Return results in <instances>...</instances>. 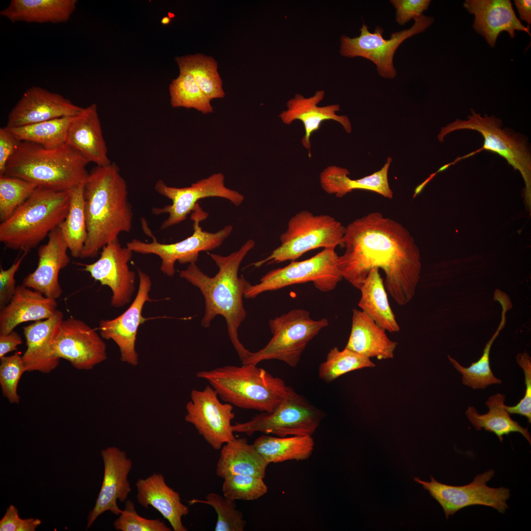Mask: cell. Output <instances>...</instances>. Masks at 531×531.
<instances>
[{"label":"cell","instance_id":"2e32d148","mask_svg":"<svg viewBox=\"0 0 531 531\" xmlns=\"http://www.w3.org/2000/svg\"><path fill=\"white\" fill-rule=\"evenodd\" d=\"M190 397L186 405L185 420L212 448L219 450L236 438L232 424L235 416L232 405L221 403L210 385L203 390H192Z\"/></svg>","mask_w":531,"mask_h":531},{"label":"cell","instance_id":"4fadbf2b","mask_svg":"<svg viewBox=\"0 0 531 531\" xmlns=\"http://www.w3.org/2000/svg\"><path fill=\"white\" fill-rule=\"evenodd\" d=\"M413 20L414 23L411 28L392 33L389 39L384 38V30L381 27H377L372 33L363 24L358 36L341 37L340 53L347 58L359 57L368 59L375 64L381 76L393 79L396 75L393 57L397 49L406 39L424 31L434 21L433 17L423 14Z\"/></svg>","mask_w":531,"mask_h":531},{"label":"cell","instance_id":"f1b7e54d","mask_svg":"<svg viewBox=\"0 0 531 531\" xmlns=\"http://www.w3.org/2000/svg\"><path fill=\"white\" fill-rule=\"evenodd\" d=\"M392 161L388 157L383 167L373 174L361 178L353 179L346 168L336 166L325 168L320 175L321 185L328 194L341 198L355 189H363L376 192L384 197L392 199L393 192L388 181V171Z\"/></svg>","mask_w":531,"mask_h":531},{"label":"cell","instance_id":"484cf974","mask_svg":"<svg viewBox=\"0 0 531 531\" xmlns=\"http://www.w3.org/2000/svg\"><path fill=\"white\" fill-rule=\"evenodd\" d=\"M81 154L89 163L98 166L110 164L107 148L99 119L97 106L83 108L73 117L67 132L66 143Z\"/></svg>","mask_w":531,"mask_h":531},{"label":"cell","instance_id":"db71d44e","mask_svg":"<svg viewBox=\"0 0 531 531\" xmlns=\"http://www.w3.org/2000/svg\"><path fill=\"white\" fill-rule=\"evenodd\" d=\"M514 3L520 19L530 25L531 23V0H515Z\"/></svg>","mask_w":531,"mask_h":531},{"label":"cell","instance_id":"4316f807","mask_svg":"<svg viewBox=\"0 0 531 531\" xmlns=\"http://www.w3.org/2000/svg\"><path fill=\"white\" fill-rule=\"evenodd\" d=\"M138 503L147 509L151 506L170 523L174 531H187L182 517L188 514L189 509L183 504L179 493L167 485L163 475L154 473L136 483Z\"/></svg>","mask_w":531,"mask_h":531},{"label":"cell","instance_id":"60d3db41","mask_svg":"<svg viewBox=\"0 0 531 531\" xmlns=\"http://www.w3.org/2000/svg\"><path fill=\"white\" fill-rule=\"evenodd\" d=\"M375 366L367 356L346 348L340 351L334 347L328 353L326 360L320 365L318 374L321 380L329 383L348 372Z\"/></svg>","mask_w":531,"mask_h":531},{"label":"cell","instance_id":"6da1fadb","mask_svg":"<svg viewBox=\"0 0 531 531\" xmlns=\"http://www.w3.org/2000/svg\"><path fill=\"white\" fill-rule=\"evenodd\" d=\"M343 244L345 250L338 256V268L355 288H360L374 267L384 271L390 295L407 293L417 285L419 251L409 231L396 221L379 212L370 213L345 227Z\"/></svg>","mask_w":531,"mask_h":531},{"label":"cell","instance_id":"1f68e13d","mask_svg":"<svg viewBox=\"0 0 531 531\" xmlns=\"http://www.w3.org/2000/svg\"><path fill=\"white\" fill-rule=\"evenodd\" d=\"M216 474L224 479L236 474L250 475L264 478L269 463L245 438H235L221 448Z\"/></svg>","mask_w":531,"mask_h":531},{"label":"cell","instance_id":"9a60e30c","mask_svg":"<svg viewBox=\"0 0 531 531\" xmlns=\"http://www.w3.org/2000/svg\"><path fill=\"white\" fill-rule=\"evenodd\" d=\"M154 189L158 193L172 202L171 205L152 209V212L155 215L169 214L162 223L161 229H166L185 220L201 199L208 197L222 198L237 206L241 205L244 200V196L240 193L225 186V176L222 173L213 174L185 187L170 186L163 180H159L155 183Z\"/></svg>","mask_w":531,"mask_h":531},{"label":"cell","instance_id":"44dd1931","mask_svg":"<svg viewBox=\"0 0 531 531\" xmlns=\"http://www.w3.org/2000/svg\"><path fill=\"white\" fill-rule=\"evenodd\" d=\"M83 108L62 95L38 86L28 88L11 109L6 126L19 127L78 115Z\"/></svg>","mask_w":531,"mask_h":531},{"label":"cell","instance_id":"ee69618b","mask_svg":"<svg viewBox=\"0 0 531 531\" xmlns=\"http://www.w3.org/2000/svg\"><path fill=\"white\" fill-rule=\"evenodd\" d=\"M267 489L263 478L245 474L227 476L224 479L222 485L223 496L233 501L258 499L264 495Z\"/></svg>","mask_w":531,"mask_h":531},{"label":"cell","instance_id":"277c9868","mask_svg":"<svg viewBox=\"0 0 531 531\" xmlns=\"http://www.w3.org/2000/svg\"><path fill=\"white\" fill-rule=\"evenodd\" d=\"M89 163L66 144L46 148L22 141L9 159L4 175L25 179L37 187L66 191L85 183Z\"/></svg>","mask_w":531,"mask_h":531},{"label":"cell","instance_id":"681fc988","mask_svg":"<svg viewBox=\"0 0 531 531\" xmlns=\"http://www.w3.org/2000/svg\"><path fill=\"white\" fill-rule=\"evenodd\" d=\"M41 524L38 519L21 518L17 508L10 505L0 520V531H34Z\"/></svg>","mask_w":531,"mask_h":531},{"label":"cell","instance_id":"d6986e66","mask_svg":"<svg viewBox=\"0 0 531 531\" xmlns=\"http://www.w3.org/2000/svg\"><path fill=\"white\" fill-rule=\"evenodd\" d=\"M138 273V289L132 303L118 317L101 320L98 326L102 338L113 340L118 346L120 360L132 366L137 365L139 362L136 350L138 328L147 320L142 315L143 309L146 302L151 301L149 297L152 285L150 278L140 269Z\"/></svg>","mask_w":531,"mask_h":531},{"label":"cell","instance_id":"7a4b0ae2","mask_svg":"<svg viewBox=\"0 0 531 531\" xmlns=\"http://www.w3.org/2000/svg\"><path fill=\"white\" fill-rule=\"evenodd\" d=\"M255 244V241L250 239L229 255L209 253L219 269L212 277L204 273L194 263L190 264L179 273L181 278L198 288L204 297L205 311L201 321L202 326L208 327L217 316H223L230 339L242 363L251 353L240 341L238 333L246 316L244 295L251 284L243 276H238V272L241 262Z\"/></svg>","mask_w":531,"mask_h":531},{"label":"cell","instance_id":"7402d4cb","mask_svg":"<svg viewBox=\"0 0 531 531\" xmlns=\"http://www.w3.org/2000/svg\"><path fill=\"white\" fill-rule=\"evenodd\" d=\"M48 236L47 242L38 249L37 267L23 279L22 285L57 299L62 293L59 273L67 266L70 259L67 253V245L59 227Z\"/></svg>","mask_w":531,"mask_h":531},{"label":"cell","instance_id":"8fae6325","mask_svg":"<svg viewBox=\"0 0 531 531\" xmlns=\"http://www.w3.org/2000/svg\"><path fill=\"white\" fill-rule=\"evenodd\" d=\"M191 214L193 221V233L188 237L175 243H162L153 239V241L145 242L137 239L128 242L126 247L133 252L142 254H154L161 260L160 269L169 277L175 273V264L196 263L199 253L208 251L219 247L232 232L233 228L228 225L215 233L203 231L200 225L206 219L208 213L197 204Z\"/></svg>","mask_w":531,"mask_h":531},{"label":"cell","instance_id":"f35d334b","mask_svg":"<svg viewBox=\"0 0 531 531\" xmlns=\"http://www.w3.org/2000/svg\"><path fill=\"white\" fill-rule=\"evenodd\" d=\"M73 117H66L7 129L20 141L54 148L66 143L68 130Z\"/></svg>","mask_w":531,"mask_h":531},{"label":"cell","instance_id":"8d00e7d4","mask_svg":"<svg viewBox=\"0 0 531 531\" xmlns=\"http://www.w3.org/2000/svg\"><path fill=\"white\" fill-rule=\"evenodd\" d=\"M84 185L80 184L69 190L68 213L58 226L74 258H80L87 238Z\"/></svg>","mask_w":531,"mask_h":531},{"label":"cell","instance_id":"ab89813d","mask_svg":"<svg viewBox=\"0 0 531 531\" xmlns=\"http://www.w3.org/2000/svg\"><path fill=\"white\" fill-rule=\"evenodd\" d=\"M178 77L169 85L170 103L174 108L194 109L204 114L211 113L213 109L210 101L197 85L191 74L179 67Z\"/></svg>","mask_w":531,"mask_h":531},{"label":"cell","instance_id":"c3c4849f","mask_svg":"<svg viewBox=\"0 0 531 531\" xmlns=\"http://www.w3.org/2000/svg\"><path fill=\"white\" fill-rule=\"evenodd\" d=\"M27 252H24L7 269L0 267V310L5 307L13 297L17 287L14 278Z\"/></svg>","mask_w":531,"mask_h":531},{"label":"cell","instance_id":"83f0119b","mask_svg":"<svg viewBox=\"0 0 531 531\" xmlns=\"http://www.w3.org/2000/svg\"><path fill=\"white\" fill-rule=\"evenodd\" d=\"M56 299L23 285L17 286L11 301L0 311V333H8L19 324L45 320L56 312Z\"/></svg>","mask_w":531,"mask_h":531},{"label":"cell","instance_id":"e0dca14e","mask_svg":"<svg viewBox=\"0 0 531 531\" xmlns=\"http://www.w3.org/2000/svg\"><path fill=\"white\" fill-rule=\"evenodd\" d=\"M106 348L103 338L94 329L72 316L63 320L53 343L56 356L79 370L92 369L106 360Z\"/></svg>","mask_w":531,"mask_h":531},{"label":"cell","instance_id":"11a10c76","mask_svg":"<svg viewBox=\"0 0 531 531\" xmlns=\"http://www.w3.org/2000/svg\"><path fill=\"white\" fill-rule=\"evenodd\" d=\"M171 19L168 16H165L162 18L161 21L162 24L164 25H168L171 22Z\"/></svg>","mask_w":531,"mask_h":531},{"label":"cell","instance_id":"836d02e7","mask_svg":"<svg viewBox=\"0 0 531 531\" xmlns=\"http://www.w3.org/2000/svg\"><path fill=\"white\" fill-rule=\"evenodd\" d=\"M358 306L376 324L390 332L400 327L389 304L384 283L377 267L372 268L359 289Z\"/></svg>","mask_w":531,"mask_h":531},{"label":"cell","instance_id":"8992f818","mask_svg":"<svg viewBox=\"0 0 531 531\" xmlns=\"http://www.w3.org/2000/svg\"><path fill=\"white\" fill-rule=\"evenodd\" d=\"M69 190L37 187L29 198L0 224V241L7 248L28 252L64 219Z\"/></svg>","mask_w":531,"mask_h":531},{"label":"cell","instance_id":"7c38bea8","mask_svg":"<svg viewBox=\"0 0 531 531\" xmlns=\"http://www.w3.org/2000/svg\"><path fill=\"white\" fill-rule=\"evenodd\" d=\"M323 413L290 387L289 393L270 413L256 415L251 420L233 425L234 432L251 436L257 432L278 437L312 436Z\"/></svg>","mask_w":531,"mask_h":531},{"label":"cell","instance_id":"f6af8a7d","mask_svg":"<svg viewBox=\"0 0 531 531\" xmlns=\"http://www.w3.org/2000/svg\"><path fill=\"white\" fill-rule=\"evenodd\" d=\"M0 384L3 395L11 403H18L17 389L23 374L26 372L22 355L16 352L0 358Z\"/></svg>","mask_w":531,"mask_h":531},{"label":"cell","instance_id":"ffe728a7","mask_svg":"<svg viewBox=\"0 0 531 531\" xmlns=\"http://www.w3.org/2000/svg\"><path fill=\"white\" fill-rule=\"evenodd\" d=\"M101 454L104 466L103 479L95 505L88 517L87 529L106 511L119 515L122 510L118 505V500L125 502L131 491L128 475L132 462L125 452L111 446L102 450Z\"/></svg>","mask_w":531,"mask_h":531},{"label":"cell","instance_id":"f5cc1de1","mask_svg":"<svg viewBox=\"0 0 531 531\" xmlns=\"http://www.w3.org/2000/svg\"><path fill=\"white\" fill-rule=\"evenodd\" d=\"M22 344V339L14 330L8 333H0V358L9 352L17 350Z\"/></svg>","mask_w":531,"mask_h":531},{"label":"cell","instance_id":"5bb4252c","mask_svg":"<svg viewBox=\"0 0 531 531\" xmlns=\"http://www.w3.org/2000/svg\"><path fill=\"white\" fill-rule=\"evenodd\" d=\"M494 475V470L490 469L477 474L470 483L458 486L441 483L432 476L430 481L418 477H414V480L421 484L440 503L448 519L460 509L475 505L491 507L504 514L508 508L506 501L510 498V491L503 487H489L487 483Z\"/></svg>","mask_w":531,"mask_h":531},{"label":"cell","instance_id":"4dcf8cb0","mask_svg":"<svg viewBox=\"0 0 531 531\" xmlns=\"http://www.w3.org/2000/svg\"><path fill=\"white\" fill-rule=\"evenodd\" d=\"M77 0H12L0 14L12 23H65L76 9Z\"/></svg>","mask_w":531,"mask_h":531},{"label":"cell","instance_id":"ac0fdd59","mask_svg":"<svg viewBox=\"0 0 531 531\" xmlns=\"http://www.w3.org/2000/svg\"><path fill=\"white\" fill-rule=\"evenodd\" d=\"M133 251L122 247L116 239L102 248L99 258L95 262L83 265V270L101 285L111 290V305L122 307L131 300L135 290L136 275L128 266Z\"/></svg>","mask_w":531,"mask_h":531},{"label":"cell","instance_id":"b9f144b4","mask_svg":"<svg viewBox=\"0 0 531 531\" xmlns=\"http://www.w3.org/2000/svg\"><path fill=\"white\" fill-rule=\"evenodd\" d=\"M37 186L25 179L0 176V220L3 222L22 206Z\"/></svg>","mask_w":531,"mask_h":531},{"label":"cell","instance_id":"603a6c76","mask_svg":"<svg viewBox=\"0 0 531 531\" xmlns=\"http://www.w3.org/2000/svg\"><path fill=\"white\" fill-rule=\"evenodd\" d=\"M324 91H317L309 97H305L299 93L289 100L287 103V109L279 115L281 120L286 124L289 125L295 120L301 121L304 125L305 134L302 137V145L309 150L311 156L310 137L312 134L318 130L321 123L325 120H333L340 123L346 132L352 131V125L349 118L346 116H339L336 112L340 110L338 104L328 105L320 107L318 105L323 100Z\"/></svg>","mask_w":531,"mask_h":531},{"label":"cell","instance_id":"7dc6e473","mask_svg":"<svg viewBox=\"0 0 531 531\" xmlns=\"http://www.w3.org/2000/svg\"><path fill=\"white\" fill-rule=\"evenodd\" d=\"M516 361L522 368L525 376V391L524 397L513 406L505 405L509 414H517L525 416L529 423L531 422V360L527 352L519 354Z\"/></svg>","mask_w":531,"mask_h":531},{"label":"cell","instance_id":"d590c367","mask_svg":"<svg viewBox=\"0 0 531 531\" xmlns=\"http://www.w3.org/2000/svg\"><path fill=\"white\" fill-rule=\"evenodd\" d=\"M253 444L269 464L306 460L311 455L315 444L311 436L276 437L267 435L258 438Z\"/></svg>","mask_w":531,"mask_h":531},{"label":"cell","instance_id":"d6a6232c","mask_svg":"<svg viewBox=\"0 0 531 531\" xmlns=\"http://www.w3.org/2000/svg\"><path fill=\"white\" fill-rule=\"evenodd\" d=\"M494 299L501 306V320L495 332L486 343L480 358L472 362L470 366L465 367L448 355L450 363L462 375V383L473 389H483L491 384L502 383V381L495 377L491 370L490 353L494 341L505 326L506 313L512 308V305L509 296L500 290L494 292Z\"/></svg>","mask_w":531,"mask_h":531},{"label":"cell","instance_id":"30bf717a","mask_svg":"<svg viewBox=\"0 0 531 531\" xmlns=\"http://www.w3.org/2000/svg\"><path fill=\"white\" fill-rule=\"evenodd\" d=\"M335 249L324 248L311 258L292 261L288 265L269 271L255 285H250L244 297L253 299L261 294L291 285L312 282L323 292L334 290L343 279L338 266Z\"/></svg>","mask_w":531,"mask_h":531},{"label":"cell","instance_id":"74e56055","mask_svg":"<svg viewBox=\"0 0 531 531\" xmlns=\"http://www.w3.org/2000/svg\"><path fill=\"white\" fill-rule=\"evenodd\" d=\"M176 59L179 67L186 69L191 74L210 101L224 97L222 81L217 70V62L213 57L196 54L177 57Z\"/></svg>","mask_w":531,"mask_h":531},{"label":"cell","instance_id":"e575fe53","mask_svg":"<svg viewBox=\"0 0 531 531\" xmlns=\"http://www.w3.org/2000/svg\"><path fill=\"white\" fill-rule=\"evenodd\" d=\"M505 395L497 393L490 396L485 402L489 412L480 414L473 407L469 406L466 411V416L476 430L484 428L494 433L502 442L504 435L511 433L521 434L531 443V437L528 428H524L513 420L505 408Z\"/></svg>","mask_w":531,"mask_h":531},{"label":"cell","instance_id":"ba28073f","mask_svg":"<svg viewBox=\"0 0 531 531\" xmlns=\"http://www.w3.org/2000/svg\"><path fill=\"white\" fill-rule=\"evenodd\" d=\"M328 325V320H313L309 312L295 309L271 319L269 325L272 337L267 344L256 352H251L242 364L276 359L295 367L307 345L320 331Z\"/></svg>","mask_w":531,"mask_h":531},{"label":"cell","instance_id":"9f6ffc18","mask_svg":"<svg viewBox=\"0 0 531 531\" xmlns=\"http://www.w3.org/2000/svg\"><path fill=\"white\" fill-rule=\"evenodd\" d=\"M174 16H175V15L173 13H169L168 17H169L171 19L173 18Z\"/></svg>","mask_w":531,"mask_h":531},{"label":"cell","instance_id":"d4e9b609","mask_svg":"<svg viewBox=\"0 0 531 531\" xmlns=\"http://www.w3.org/2000/svg\"><path fill=\"white\" fill-rule=\"evenodd\" d=\"M464 6L475 16L474 30L491 47L495 46L499 35L503 31L512 38L515 30L525 31L531 36L529 26L521 24L509 0H467Z\"/></svg>","mask_w":531,"mask_h":531},{"label":"cell","instance_id":"cb8c5ba5","mask_svg":"<svg viewBox=\"0 0 531 531\" xmlns=\"http://www.w3.org/2000/svg\"><path fill=\"white\" fill-rule=\"evenodd\" d=\"M63 317L57 310L50 318L23 328L27 349L22 357L26 372L49 373L58 366L60 359L54 353L53 343Z\"/></svg>","mask_w":531,"mask_h":531},{"label":"cell","instance_id":"9c48e42d","mask_svg":"<svg viewBox=\"0 0 531 531\" xmlns=\"http://www.w3.org/2000/svg\"><path fill=\"white\" fill-rule=\"evenodd\" d=\"M471 112L467 120L457 119L442 128L438 136L439 141L442 142L446 135L456 130L469 129L477 131L483 137V147L464 158L484 149L498 154L520 172L525 181L526 194L529 197L531 154L525 138L508 129L502 128V121L494 116L485 114L482 117L473 109H471Z\"/></svg>","mask_w":531,"mask_h":531},{"label":"cell","instance_id":"f546056e","mask_svg":"<svg viewBox=\"0 0 531 531\" xmlns=\"http://www.w3.org/2000/svg\"><path fill=\"white\" fill-rule=\"evenodd\" d=\"M397 343L362 310H353L352 328L345 348L369 358H392Z\"/></svg>","mask_w":531,"mask_h":531},{"label":"cell","instance_id":"bcb514c9","mask_svg":"<svg viewBox=\"0 0 531 531\" xmlns=\"http://www.w3.org/2000/svg\"><path fill=\"white\" fill-rule=\"evenodd\" d=\"M114 523L116 530L121 531H171L165 523L158 519H149L140 516L134 502L126 501L124 509Z\"/></svg>","mask_w":531,"mask_h":531},{"label":"cell","instance_id":"7bdbcfd3","mask_svg":"<svg viewBox=\"0 0 531 531\" xmlns=\"http://www.w3.org/2000/svg\"><path fill=\"white\" fill-rule=\"evenodd\" d=\"M190 504L204 503L211 506L217 514L215 531H243L246 526L243 513L236 508L235 501L217 493L208 494L205 500L193 499Z\"/></svg>","mask_w":531,"mask_h":531},{"label":"cell","instance_id":"52a82bcc","mask_svg":"<svg viewBox=\"0 0 531 531\" xmlns=\"http://www.w3.org/2000/svg\"><path fill=\"white\" fill-rule=\"evenodd\" d=\"M345 227L328 215L298 212L289 220L280 236L281 244L266 258L251 264L256 267L265 264L294 261L304 253L319 248L335 249L343 245Z\"/></svg>","mask_w":531,"mask_h":531},{"label":"cell","instance_id":"3957f363","mask_svg":"<svg viewBox=\"0 0 531 531\" xmlns=\"http://www.w3.org/2000/svg\"><path fill=\"white\" fill-rule=\"evenodd\" d=\"M84 198L87 238L80 258H94L121 233L132 229L127 186L116 164L96 166L89 172Z\"/></svg>","mask_w":531,"mask_h":531},{"label":"cell","instance_id":"f907efd6","mask_svg":"<svg viewBox=\"0 0 531 531\" xmlns=\"http://www.w3.org/2000/svg\"><path fill=\"white\" fill-rule=\"evenodd\" d=\"M429 0H391L395 8L396 20L400 25H404L411 19L422 15L430 5Z\"/></svg>","mask_w":531,"mask_h":531},{"label":"cell","instance_id":"5b68a950","mask_svg":"<svg viewBox=\"0 0 531 531\" xmlns=\"http://www.w3.org/2000/svg\"><path fill=\"white\" fill-rule=\"evenodd\" d=\"M253 364L226 365L197 373L226 403L238 408L272 413L288 395L290 386Z\"/></svg>","mask_w":531,"mask_h":531},{"label":"cell","instance_id":"816d5d0a","mask_svg":"<svg viewBox=\"0 0 531 531\" xmlns=\"http://www.w3.org/2000/svg\"><path fill=\"white\" fill-rule=\"evenodd\" d=\"M21 142L6 126L0 128V176L4 174L9 159Z\"/></svg>","mask_w":531,"mask_h":531}]
</instances>
